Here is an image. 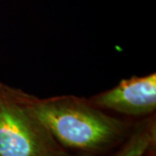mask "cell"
I'll return each mask as SVG.
<instances>
[{
	"instance_id": "3",
	"label": "cell",
	"mask_w": 156,
	"mask_h": 156,
	"mask_svg": "<svg viewBox=\"0 0 156 156\" xmlns=\"http://www.w3.org/2000/svg\"><path fill=\"white\" fill-rule=\"evenodd\" d=\"M89 101L101 109L143 116L155 111L156 74L123 79L113 89L95 95Z\"/></svg>"
},
{
	"instance_id": "5",
	"label": "cell",
	"mask_w": 156,
	"mask_h": 156,
	"mask_svg": "<svg viewBox=\"0 0 156 156\" xmlns=\"http://www.w3.org/2000/svg\"><path fill=\"white\" fill-rule=\"evenodd\" d=\"M57 156H92L91 155V154H88V153H85L83 154H79V155H70V154H68L67 153L65 152L64 154H59V155Z\"/></svg>"
},
{
	"instance_id": "4",
	"label": "cell",
	"mask_w": 156,
	"mask_h": 156,
	"mask_svg": "<svg viewBox=\"0 0 156 156\" xmlns=\"http://www.w3.org/2000/svg\"><path fill=\"white\" fill-rule=\"evenodd\" d=\"M155 140V121L147 118L136 124L125 144L114 156H145L154 145Z\"/></svg>"
},
{
	"instance_id": "2",
	"label": "cell",
	"mask_w": 156,
	"mask_h": 156,
	"mask_svg": "<svg viewBox=\"0 0 156 156\" xmlns=\"http://www.w3.org/2000/svg\"><path fill=\"white\" fill-rule=\"evenodd\" d=\"M64 153L29 108L26 93L0 83V156H57Z\"/></svg>"
},
{
	"instance_id": "6",
	"label": "cell",
	"mask_w": 156,
	"mask_h": 156,
	"mask_svg": "<svg viewBox=\"0 0 156 156\" xmlns=\"http://www.w3.org/2000/svg\"><path fill=\"white\" fill-rule=\"evenodd\" d=\"M149 156H154V155H149Z\"/></svg>"
},
{
	"instance_id": "1",
	"label": "cell",
	"mask_w": 156,
	"mask_h": 156,
	"mask_svg": "<svg viewBox=\"0 0 156 156\" xmlns=\"http://www.w3.org/2000/svg\"><path fill=\"white\" fill-rule=\"evenodd\" d=\"M26 101L62 147L93 154L117 145L128 133L124 122L84 98L60 95L41 99L26 93Z\"/></svg>"
}]
</instances>
